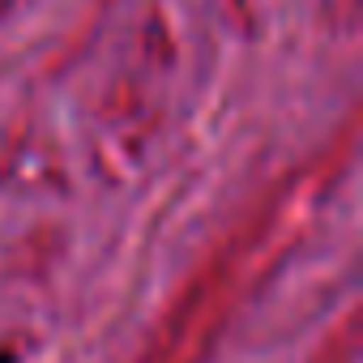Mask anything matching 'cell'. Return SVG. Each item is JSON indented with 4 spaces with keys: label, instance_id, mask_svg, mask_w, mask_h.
<instances>
[{
    "label": "cell",
    "instance_id": "6da1fadb",
    "mask_svg": "<svg viewBox=\"0 0 363 363\" xmlns=\"http://www.w3.org/2000/svg\"><path fill=\"white\" fill-rule=\"evenodd\" d=\"M0 363H13V354H9V350H0Z\"/></svg>",
    "mask_w": 363,
    "mask_h": 363
}]
</instances>
